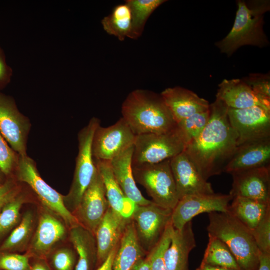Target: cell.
<instances>
[{
	"instance_id": "cell-1",
	"label": "cell",
	"mask_w": 270,
	"mask_h": 270,
	"mask_svg": "<svg viewBox=\"0 0 270 270\" xmlns=\"http://www.w3.org/2000/svg\"><path fill=\"white\" fill-rule=\"evenodd\" d=\"M228 108L224 103L216 98L210 104L208 124L184 150L207 181L224 172L238 146V136L228 120Z\"/></svg>"
},
{
	"instance_id": "cell-2",
	"label": "cell",
	"mask_w": 270,
	"mask_h": 270,
	"mask_svg": "<svg viewBox=\"0 0 270 270\" xmlns=\"http://www.w3.org/2000/svg\"><path fill=\"white\" fill-rule=\"evenodd\" d=\"M122 112L136 136L164 133L177 126L160 94L148 90H137L130 94Z\"/></svg>"
},
{
	"instance_id": "cell-3",
	"label": "cell",
	"mask_w": 270,
	"mask_h": 270,
	"mask_svg": "<svg viewBox=\"0 0 270 270\" xmlns=\"http://www.w3.org/2000/svg\"><path fill=\"white\" fill-rule=\"evenodd\" d=\"M208 234L229 248L240 270H257L260 252L251 231L229 212L208 214Z\"/></svg>"
},
{
	"instance_id": "cell-4",
	"label": "cell",
	"mask_w": 270,
	"mask_h": 270,
	"mask_svg": "<svg viewBox=\"0 0 270 270\" xmlns=\"http://www.w3.org/2000/svg\"><path fill=\"white\" fill-rule=\"evenodd\" d=\"M238 9L233 27L222 40L216 44L222 53L232 56L242 46H252L260 48L269 43L264 30V14L270 10L268 0L238 2Z\"/></svg>"
},
{
	"instance_id": "cell-5",
	"label": "cell",
	"mask_w": 270,
	"mask_h": 270,
	"mask_svg": "<svg viewBox=\"0 0 270 270\" xmlns=\"http://www.w3.org/2000/svg\"><path fill=\"white\" fill-rule=\"evenodd\" d=\"M100 124L98 118H92L78 135V153L74 179L68 194L63 196L65 206L72 214L98 172L92 152V144L94 133Z\"/></svg>"
},
{
	"instance_id": "cell-6",
	"label": "cell",
	"mask_w": 270,
	"mask_h": 270,
	"mask_svg": "<svg viewBox=\"0 0 270 270\" xmlns=\"http://www.w3.org/2000/svg\"><path fill=\"white\" fill-rule=\"evenodd\" d=\"M186 144L178 126L164 133L137 135L134 146L132 166L171 160L184 151Z\"/></svg>"
},
{
	"instance_id": "cell-7",
	"label": "cell",
	"mask_w": 270,
	"mask_h": 270,
	"mask_svg": "<svg viewBox=\"0 0 270 270\" xmlns=\"http://www.w3.org/2000/svg\"><path fill=\"white\" fill-rule=\"evenodd\" d=\"M135 181L143 186L153 202L173 210L179 200L170 166V160L156 164L132 166Z\"/></svg>"
},
{
	"instance_id": "cell-8",
	"label": "cell",
	"mask_w": 270,
	"mask_h": 270,
	"mask_svg": "<svg viewBox=\"0 0 270 270\" xmlns=\"http://www.w3.org/2000/svg\"><path fill=\"white\" fill-rule=\"evenodd\" d=\"M16 179L28 184L44 206L62 219L70 228L80 224L76 216L65 206L64 196L50 186L40 176L34 161L28 156H18L15 170Z\"/></svg>"
},
{
	"instance_id": "cell-9",
	"label": "cell",
	"mask_w": 270,
	"mask_h": 270,
	"mask_svg": "<svg viewBox=\"0 0 270 270\" xmlns=\"http://www.w3.org/2000/svg\"><path fill=\"white\" fill-rule=\"evenodd\" d=\"M172 212L154 202L146 206L136 204L130 218L140 245L147 254L162 238L171 222Z\"/></svg>"
},
{
	"instance_id": "cell-10",
	"label": "cell",
	"mask_w": 270,
	"mask_h": 270,
	"mask_svg": "<svg viewBox=\"0 0 270 270\" xmlns=\"http://www.w3.org/2000/svg\"><path fill=\"white\" fill-rule=\"evenodd\" d=\"M136 135L124 118L107 128L96 129L92 140V152L96 160L110 162L134 146Z\"/></svg>"
},
{
	"instance_id": "cell-11",
	"label": "cell",
	"mask_w": 270,
	"mask_h": 270,
	"mask_svg": "<svg viewBox=\"0 0 270 270\" xmlns=\"http://www.w3.org/2000/svg\"><path fill=\"white\" fill-rule=\"evenodd\" d=\"M231 126L238 136V145L270 138V110L260 106L244 109L228 108Z\"/></svg>"
},
{
	"instance_id": "cell-12",
	"label": "cell",
	"mask_w": 270,
	"mask_h": 270,
	"mask_svg": "<svg viewBox=\"0 0 270 270\" xmlns=\"http://www.w3.org/2000/svg\"><path fill=\"white\" fill-rule=\"evenodd\" d=\"M30 128L29 119L19 111L14 99L0 92V132L18 156L27 155Z\"/></svg>"
},
{
	"instance_id": "cell-13",
	"label": "cell",
	"mask_w": 270,
	"mask_h": 270,
	"mask_svg": "<svg viewBox=\"0 0 270 270\" xmlns=\"http://www.w3.org/2000/svg\"><path fill=\"white\" fill-rule=\"evenodd\" d=\"M234 198L230 194H212L185 196L178 200L172 214L175 230H181L195 216L203 213L226 212Z\"/></svg>"
},
{
	"instance_id": "cell-14",
	"label": "cell",
	"mask_w": 270,
	"mask_h": 270,
	"mask_svg": "<svg viewBox=\"0 0 270 270\" xmlns=\"http://www.w3.org/2000/svg\"><path fill=\"white\" fill-rule=\"evenodd\" d=\"M110 206L104 182L98 170L73 214L80 225L95 235Z\"/></svg>"
},
{
	"instance_id": "cell-15",
	"label": "cell",
	"mask_w": 270,
	"mask_h": 270,
	"mask_svg": "<svg viewBox=\"0 0 270 270\" xmlns=\"http://www.w3.org/2000/svg\"><path fill=\"white\" fill-rule=\"evenodd\" d=\"M170 166L179 200L188 196L214 193L184 151L170 160Z\"/></svg>"
},
{
	"instance_id": "cell-16",
	"label": "cell",
	"mask_w": 270,
	"mask_h": 270,
	"mask_svg": "<svg viewBox=\"0 0 270 270\" xmlns=\"http://www.w3.org/2000/svg\"><path fill=\"white\" fill-rule=\"evenodd\" d=\"M232 175L233 182L230 194L234 198L240 196L270 202V166Z\"/></svg>"
},
{
	"instance_id": "cell-17",
	"label": "cell",
	"mask_w": 270,
	"mask_h": 270,
	"mask_svg": "<svg viewBox=\"0 0 270 270\" xmlns=\"http://www.w3.org/2000/svg\"><path fill=\"white\" fill-rule=\"evenodd\" d=\"M270 162V138H268L238 146L224 172L232 174L269 166Z\"/></svg>"
},
{
	"instance_id": "cell-18",
	"label": "cell",
	"mask_w": 270,
	"mask_h": 270,
	"mask_svg": "<svg viewBox=\"0 0 270 270\" xmlns=\"http://www.w3.org/2000/svg\"><path fill=\"white\" fill-rule=\"evenodd\" d=\"M130 218H124L110 206L108 208L95 233L98 268L120 244Z\"/></svg>"
},
{
	"instance_id": "cell-19",
	"label": "cell",
	"mask_w": 270,
	"mask_h": 270,
	"mask_svg": "<svg viewBox=\"0 0 270 270\" xmlns=\"http://www.w3.org/2000/svg\"><path fill=\"white\" fill-rule=\"evenodd\" d=\"M160 95L177 124L196 114L210 109L208 101L183 88H168Z\"/></svg>"
},
{
	"instance_id": "cell-20",
	"label": "cell",
	"mask_w": 270,
	"mask_h": 270,
	"mask_svg": "<svg viewBox=\"0 0 270 270\" xmlns=\"http://www.w3.org/2000/svg\"><path fill=\"white\" fill-rule=\"evenodd\" d=\"M216 97L228 108L260 106L270 110V102L258 97L242 79L224 80L218 86Z\"/></svg>"
},
{
	"instance_id": "cell-21",
	"label": "cell",
	"mask_w": 270,
	"mask_h": 270,
	"mask_svg": "<svg viewBox=\"0 0 270 270\" xmlns=\"http://www.w3.org/2000/svg\"><path fill=\"white\" fill-rule=\"evenodd\" d=\"M196 246L192 221L181 230L174 228L170 245L164 255L167 270H189V255Z\"/></svg>"
},
{
	"instance_id": "cell-22",
	"label": "cell",
	"mask_w": 270,
	"mask_h": 270,
	"mask_svg": "<svg viewBox=\"0 0 270 270\" xmlns=\"http://www.w3.org/2000/svg\"><path fill=\"white\" fill-rule=\"evenodd\" d=\"M134 146L110 161L114 176L125 196L138 206H146L153 202L148 200L138 188L132 170Z\"/></svg>"
},
{
	"instance_id": "cell-23",
	"label": "cell",
	"mask_w": 270,
	"mask_h": 270,
	"mask_svg": "<svg viewBox=\"0 0 270 270\" xmlns=\"http://www.w3.org/2000/svg\"><path fill=\"white\" fill-rule=\"evenodd\" d=\"M66 228L54 213L42 212L32 240V251L38 255L48 253L59 242L66 236Z\"/></svg>"
},
{
	"instance_id": "cell-24",
	"label": "cell",
	"mask_w": 270,
	"mask_h": 270,
	"mask_svg": "<svg viewBox=\"0 0 270 270\" xmlns=\"http://www.w3.org/2000/svg\"><path fill=\"white\" fill-rule=\"evenodd\" d=\"M95 162L104 182L110 207L124 217L130 218L136 204L124 194L114 176L110 162L96 160Z\"/></svg>"
},
{
	"instance_id": "cell-25",
	"label": "cell",
	"mask_w": 270,
	"mask_h": 270,
	"mask_svg": "<svg viewBox=\"0 0 270 270\" xmlns=\"http://www.w3.org/2000/svg\"><path fill=\"white\" fill-rule=\"evenodd\" d=\"M70 240L78 256L75 270H92L98 262L95 235L79 224L70 228Z\"/></svg>"
},
{
	"instance_id": "cell-26",
	"label": "cell",
	"mask_w": 270,
	"mask_h": 270,
	"mask_svg": "<svg viewBox=\"0 0 270 270\" xmlns=\"http://www.w3.org/2000/svg\"><path fill=\"white\" fill-rule=\"evenodd\" d=\"M146 255L140 245L130 218L116 254L112 270H130L136 262Z\"/></svg>"
},
{
	"instance_id": "cell-27",
	"label": "cell",
	"mask_w": 270,
	"mask_h": 270,
	"mask_svg": "<svg viewBox=\"0 0 270 270\" xmlns=\"http://www.w3.org/2000/svg\"><path fill=\"white\" fill-rule=\"evenodd\" d=\"M232 202L228 212L250 231L270 212V202L240 196L234 198Z\"/></svg>"
},
{
	"instance_id": "cell-28",
	"label": "cell",
	"mask_w": 270,
	"mask_h": 270,
	"mask_svg": "<svg viewBox=\"0 0 270 270\" xmlns=\"http://www.w3.org/2000/svg\"><path fill=\"white\" fill-rule=\"evenodd\" d=\"M132 13L129 6L124 4L116 6L112 13L102 21L104 30L121 41L130 38L132 30Z\"/></svg>"
},
{
	"instance_id": "cell-29",
	"label": "cell",
	"mask_w": 270,
	"mask_h": 270,
	"mask_svg": "<svg viewBox=\"0 0 270 270\" xmlns=\"http://www.w3.org/2000/svg\"><path fill=\"white\" fill-rule=\"evenodd\" d=\"M202 262L226 268L240 270L228 246L220 239L210 234Z\"/></svg>"
},
{
	"instance_id": "cell-30",
	"label": "cell",
	"mask_w": 270,
	"mask_h": 270,
	"mask_svg": "<svg viewBox=\"0 0 270 270\" xmlns=\"http://www.w3.org/2000/svg\"><path fill=\"white\" fill-rule=\"evenodd\" d=\"M166 2L164 0H128L126 2L130 8L132 22L130 38L136 40L142 34L148 20L153 12Z\"/></svg>"
},
{
	"instance_id": "cell-31",
	"label": "cell",
	"mask_w": 270,
	"mask_h": 270,
	"mask_svg": "<svg viewBox=\"0 0 270 270\" xmlns=\"http://www.w3.org/2000/svg\"><path fill=\"white\" fill-rule=\"evenodd\" d=\"M34 222L33 214L30 211L26 212L18 225L0 247V252L18 250L26 246L32 235Z\"/></svg>"
},
{
	"instance_id": "cell-32",
	"label": "cell",
	"mask_w": 270,
	"mask_h": 270,
	"mask_svg": "<svg viewBox=\"0 0 270 270\" xmlns=\"http://www.w3.org/2000/svg\"><path fill=\"white\" fill-rule=\"evenodd\" d=\"M26 200L25 196L20 192L0 212V240L20 222V211Z\"/></svg>"
},
{
	"instance_id": "cell-33",
	"label": "cell",
	"mask_w": 270,
	"mask_h": 270,
	"mask_svg": "<svg viewBox=\"0 0 270 270\" xmlns=\"http://www.w3.org/2000/svg\"><path fill=\"white\" fill-rule=\"evenodd\" d=\"M210 115V109L196 114L177 124L184 136L186 146L200 134L208 122Z\"/></svg>"
},
{
	"instance_id": "cell-34",
	"label": "cell",
	"mask_w": 270,
	"mask_h": 270,
	"mask_svg": "<svg viewBox=\"0 0 270 270\" xmlns=\"http://www.w3.org/2000/svg\"><path fill=\"white\" fill-rule=\"evenodd\" d=\"M173 230L174 228L170 222L159 242L149 253L150 257V270H168L164 262V255L170 245Z\"/></svg>"
},
{
	"instance_id": "cell-35",
	"label": "cell",
	"mask_w": 270,
	"mask_h": 270,
	"mask_svg": "<svg viewBox=\"0 0 270 270\" xmlns=\"http://www.w3.org/2000/svg\"><path fill=\"white\" fill-rule=\"evenodd\" d=\"M18 156L0 132V169L7 178L15 172Z\"/></svg>"
},
{
	"instance_id": "cell-36",
	"label": "cell",
	"mask_w": 270,
	"mask_h": 270,
	"mask_svg": "<svg viewBox=\"0 0 270 270\" xmlns=\"http://www.w3.org/2000/svg\"><path fill=\"white\" fill-rule=\"evenodd\" d=\"M262 100L270 102V78L269 74H253L242 79Z\"/></svg>"
},
{
	"instance_id": "cell-37",
	"label": "cell",
	"mask_w": 270,
	"mask_h": 270,
	"mask_svg": "<svg viewBox=\"0 0 270 270\" xmlns=\"http://www.w3.org/2000/svg\"><path fill=\"white\" fill-rule=\"evenodd\" d=\"M251 232L260 252L270 253V212Z\"/></svg>"
},
{
	"instance_id": "cell-38",
	"label": "cell",
	"mask_w": 270,
	"mask_h": 270,
	"mask_svg": "<svg viewBox=\"0 0 270 270\" xmlns=\"http://www.w3.org/2000/svg\"><path fill=\"white\" fill-rule=\"evenodd\" d=\"M0 270H30L28 256L8 252H0Z\"/></svg>"
},
{
	"instance_id": "cell-39",
	"label": "cell",
	"mask_w": 270,
	"mask_h": 270,
	"mask_svg": "<svg viewBox=\"0 0 270 270\" xmlns=\"http://www.w3.org/2000/svg\"><path fill=\"white\" fill-rule=\"evenodd\" d=\"M52 261L56 270H74L76 254L72 250L64 248L54 254Z\"/></svg>"
},
{
	"instance_id": "cell-40",
	"label": "cell",
	"mask_w": 270,
	"mask_h": 270,
	"mask_svg": "<svg viewBox=\"0 0 270 270\" xmlns=\"http://www.w3.org/2000/svg\"><path fill=\"white\" fill-rule=\"evenodd\" d=\"M21 192L20 188L11 176L0 185V212L4 207Z\"/></svg>"
},
{
	"instance_id": "cell-41",
	"label": "cell",
	"mask_w": 270,
	"mask_h": 270,
	"mask_svg": "<svg viewBox=\"0 0 270 270\" xmlns=\"http://www.w3.org/2000/svg\"><path fill=\"white\" fill-rule=\"evenodd\" d=\"M12 76V70L8 64L2 50L0 48V90L10 82Z\"/></svg>"
},
{
	"instance_id": "cell-42",
	"label": "cell",
	"mask_w": 270,
	"mask_h": 270,
	"mask_svg": "<svg viewBox=\"0 0 270 270\" xmlns=\"http://www.w3.org/2000/svg\"><path fill=\"white\" fill-rule=\"evenodd\" d=\"M130 270H150V254L136 262Z\"/></svg>"
},
{
	"instance_id": "cell-43",
	"label": "cell",
	"mask_w": 270,
	"mask_h": 270,
	"mask_svg": "<svg viewBox=\"0 0 270 270\" xmlns=\"http://www.w3.org/2000/svg\"><path fill=\"white\" fill-rule=\"evenodd\" d=\"M118 245L111 252L106 260L96 270H112L113 262L116 254L118 250Z\"/></svg>"
},
{
	"instance_id": "cell-44",
	"label": "cell",
	"mask_w": 270,
	"mask_h": 270,
	"mask_svg": "<svg viewBox=\"0 0 270 270\" xmlns=\"http://www.w3.org/2000/svg\"><path fill=\"white\" fill-rule=\"evenodd\" d=\"M257 270H270V253L261 252Z\"/></svg>"
},
{
	"instance_id": "cell-45",
	"label": "cell",
	"mask_w": 270,
	"mask_h": 270,
	"mask_svg": "<svg viewBox=\"0 0 270 270\" xmlns=\"http://www.w3.org/2000/svg\"><path fill=\"white\" fill-rule=\"evenodd\" d=\"M196 270H234L220 266H212L202 262L200 266Z\"/></svg>"
},
{
	"instance_id": "cell-46",
	"label": "cell",
	"mask_w": 270,
	"mask_h": 270,
	"mask_svg": "<svg viewBox=\"0 0 270 270\" xmlns=\"http://www.w3.org/2000/svg\"><path fill=\"white\" fill-rule=\"evenodd\" d=\"M30 270H48L42 264L37 263L35 264Z\"/></svg>"
},
{
	"instance_id": "cell-47",
	"label": "cell",
	"mask_w": 270,
	"mask_h": 270,
	"mask_svg": "<svg viewBox=\"0 0 270 270\" xmlns=\"http://www.w3.org/2000/svg\"><path fill=\"white\" fill-rule=\"evenodd\" d=\"M7 178L0 169V185L3 184L6 180Z\"/></svg>"
},
{
	"instance_id": "cell-48",
	"label": "cell",
	"mask_w": 270,
	"mask_h": 270,
	"mask_svg": "<svg viewBox=\"0 0 270 270\" xmlns=\"http://www.w3.org/2000/svg\"></svg>"
}]
</instances>
